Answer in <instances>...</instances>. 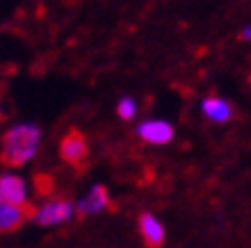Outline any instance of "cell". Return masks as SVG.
<instances>
[{"label": "cell", "instance_id": "1", "mask_svg": "<svg viewBox=\"0 0 251 248\" xmlns=\"http://www.w3.org/2000/svg\"><path fill=\"white\" fill-rule=\"evenodd\" d=\"M41 146V130L34 123H14L9 130L2 135V162L12 169L25 166L39 155Z\"/></svg>", "mask_w": 251, "mask_h": 248}, {"label": "cell", "instance_id": "2", "mask_svg": "<svg viewBox=\"0 0 251 248\" xmlns=\"http://www.w3.org/2000/svg\"><path fill=\"white\" fill-rule=\"evenodd\" d=\"M75 214H78L75 203L66 201V198H46V201H41L34 207L30 219L37 225H41V228H55V225H62V223L71 221Z\"/></svg>", "mask_w": 251, "mask_h": 248}, {"label": "cell", "instance_id": "3", "mask_svg": "<svg viewBox=\"0 0 251 248\" xmlns=\"http://www.w3.org/2000/svg\"><path fill=\"white\" fill-rule=\"evenodd\" d=\"M135 135L149 146H167L174 141L176 130L167 118H144L135 125Z\"/></svg>", "mask_w": 251, "mask_h": 248}, {"label": "cell", "instance_id": "4", "mask_svg": "<svg viewBox=\"0 0 251 248\" xmlns=\"http://www.w3.org/2000/svg\"><path fill=\"white\" fill-rule=\"evenodd\" d=\"M60 155L66 164H71V166H82L87 155H89L87 137L80 130H69L64 135V139L60 141Z\"/></svg>", "mask_w": 251, "mask_h": 248}, {"label": "cell", "instance_id": "5", "mask_svg": "<svg viewBox=\"0 0 251 248\" xmlns=\"http://www.w3.org/2000/svg\"><path fill=\"white\" fill-rule=\"evenodd\" d=\"M0 201L14 203V205H27L30 191H27V182L19 173H2L0 176Z\"/></svg>", "mask_w": 251, "mask_h": 248}, {"label": "cell", "instance_id": "6", "mask_svg": "<svg viewBox=\"0 0 251 248\" xmlns=\"http://www.w3.org/2000/svg\"><path fill=\"white\" fill-rule=\"evenodd\" d=\"M110 207V191L103 184H94L92 189L82 194L80 201L75 203V209H78L80 216H96L100 212H105Z\"/></svg>", "mask_w": 251, "mask_h": 248}, {"label": "cell", "instance_id": "7", "mask_svg": "<svg viewBox=\"0 0 251 248\" xmlns=\"http://www.w3.org/2000/svg\"><path fill=\"white\" fill-rule=\"evenodd\" d=\"M137 223H139V235H142V239L146 242V246H162V244H165V239H167L165 223L160 221L153 212L139 214Z\"/></svg>", "mask_w": 251, "mask_h": 248}, {"label": "cell", "instance_id": "8", "mask_svg": "<svg viewBox=\"0 0 251 248\" xmlns=\"http://www.w3.org/2000/svg\"><path fill=\"white\" fill-rule=\"evenodd\" d=\"M201 112L212 123H228L233 118V105L222 96H205L201 100Z\"/></svg>", "mask_w": 251, "mask_h": 248}, {"label": "cell", "instance_id": "9", "mask_svg": "<svg viewBox=\"0 0 251 248\" xmlns=\"http://www.w3.org/2000/svg\"><path fill=\"white\" fill-rule=\"evenodd\" d=\"M25 219V205H14V203L0 201V232H14L16 228L23 225Z\"/></svg>", "mask_w": 251, "mask_h": 248}, {"label": "cell", "instance_id": "10", "mask_svg": "<svg viewBox=\"0 0 251 248\" xmlns=\"http://www.w3.org/2000/svg\"><path fill=\"white\" fill-rule=\"evenodd\" d=\"M137 114H139V105L132 96L119 98V103H117V116L121 121H132V118H137Z\"/></svg>", "mask_w": 251, "mask_h": 248}, {"label": "cell", "instance_id": "11", "mask_svg": "<svg viewBox=\"0 0 251 248\" xmlns=\"http://www.w3.org/2000/svg\"><path fill=\"white\" fill-rule=\"evenodd\" d=\"M240 39L247 41V44H251V23H247V25L240 30Z\"/></svg>", "mask_w": 251, "mask_h": 248}, {"label": "cell", "instance_id": "12", "mask_svg": "<svg viewBox=\"0 0 251 248\" xmlns=\"http://www.w3.org/2000/svg\"><path fill=\"white\" fill-rule=\"evenodd\" d=\"M0 116H2V105H0Z\"/></svg>", "mask_w": 251, "mask_h": 248}]
</instances>
